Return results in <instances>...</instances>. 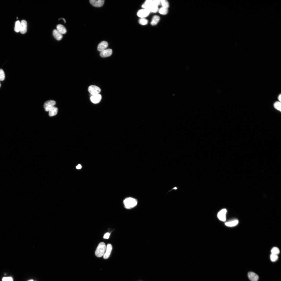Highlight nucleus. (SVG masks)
<instances>
[{
  "instance_id": "obj_1",
  "label": "nucleus",
  "mask_w": 281,
  "mask_h": 281,
  "mask_svg": "<svg viewBox=\"0 0 281 281\" xmlns=\"http://www.w3.org/2000/svg\"><path fill=\"white\" fill-rule=\"evenodd\" d=\"M124 204L125 208L127 209H130L134 207L137 205V200L132 198H126L124 201Z\"/></svg>"
},
{
  "instance_id": "obj_2",
  "label": "nucleus",
  "mask_w": 281,
  "mask_h": 281,
  "mask_svg": "<svg viewBox=\"0 0 281 281\" xmlns=\"http://www.w3.org/2000/svg\"><path fill=\"white\" fill-rule=\"evenodd\" d=\"M106 249V246L104 243L102 242L99 244L95 252L96 257L98 258L102 257L105 253Z\"/></svg>"
},
{
  "instance_id": "obj_3",
  "label": "nucleus",
  "mask_w": 281,
  "mask_h": 281,
  "mask_svg": "<svg viewBox=\"0 0 281 281\" xmlns=\"http://www.w3.org/2000/svg\"><path fill=\"white\" fill-rule=\"evenodd\" d=\"M88 91L93 96L100 94L101 92V89L100 88L96 86L92 85L89 87Z\"/></svg>"
},
{
  "instance_id": "obj_4",
  "label": "nucleus",
  "mask_w": 281,
  "mask_h": 281,
  "mask_svg": "<svg viewBox=\"0 0 281 281\" xmlns=\"http://www.w3.org/2000/svg\"><path fill=\"white\" fill-rule=\"evenodd\" d=\"M56 104L55 101L52 100H49L45 102L44 104V108L45 111H48Z\"/></svg>"
},
{
  "instance_id": "obj_5",
  "label": "nucleus",
  "mask_w": 281,
  "mask_h": 281,
  "mask_svg": "<svg viewBox=\"0 0 281 281\" xmlns=\"http://www.w3.org/2000/svg\"><path fill=\"white\" fill-rule=\"evenodd\" d=\"M151 12L147 10L142 9L139 10L138 12L137 15L141 18H145L149 15Z\"/></svg>"
},
{
  "instance_id": "obj_6",
  "label": "nucleus",
  "mask_w": 281,
  "mask_h": 281,
  "mask_svg": "<svg viewBox=\"0 0 281 281\" xmlns=\"http://www.w3.org/2000/svg\"><path fill=\"white\" fill-rule=\"evenodd\" d=\"M227 210L226 209H222L219 212L217 215L218 218L220 221L225 222L226 220V214Z\"/></svg>"
},
{
  "instance_id": "obj_7",
  "label": "nucleus",
  "mask_w": 281,
  "mask_h": 281,
  "mask_svg": "<svg viewBox=\"0 0 281 281\" xmlns=\"http://www.w3.org/2000/svg\"><path fill=\"white\" fill-rule=\"evenodd\" d=\"M90 2L93 6L97 7H100L104 5L105 1L104 0H90Z\"/></svg>"
},
{
  "instance_id": "obj_8",
  "label": "nucleus",
  "mask_w": 281,
  "mask_h": 281,
  "mask_svg": "<svg viewBox=\"0 0 281 281\" xmlns=\"http://www.w3.org/2000/svg\"><path fill=\"white\" fill-rule=\"evenodd\" d=\"M21 27L20 31L22 34H24L26 32L27 29V22L24 20H22L20 22Z\"/></svg>"
},
{
  "instance_id": "obj_9",
  "label": "nucleus",
  "mask_w": 281,
  "mask_h": 281,
  "mask_svg": "<svg viewBox=\"0 0 281 281\" xmlns=\"http://www.w3.org/2000/svg\"><path fill=\"white\" fill-rule=\"evenodd\" d=\"M113 247L110 244H108L107 245L105 253L103 255V258L105 259L108 258L110 257Z\"/></svg>"
},
{
  "instance_id": "obj_10",
  "label": "nucleus",
  "mask_w": 281,
  "mask_h": 281,
  "mask_svg": "<svg viewBox=\"0 0 281 281\" xmlns=\"http://www.w3.org/2000/svg\"><path fill=\"white\" fill-rule=\"evenodd\" d=\"M102 96L100 94L92 96L90 98L91 101L94 104H97L100 102Z\"/></svg>"
},
{
  "instance_id": "obj_11",
  "label": "nucleus",
  "mask_w": 281,
  "mask_h": 281,
  "mask_svg": "<svg viewBox=\"0 0 281 281\" xmlns=\"http://www.w3.org/2000/svg\"><path fill=\"white\" fill-rule=\"evenodd\" d=\"M108 43L106 41H103L101 42L98 45V50L100 52L105 50L108 47Z\"/></svg>"
},
{
  "instance_id": "obj_12",
  "label": "nucleus",
  "mask_w": 281,
  "mask_h": 281,
  "mask_svg": "<svg viewBox=\"0 0 281 281\" xmlns=\"http://www.w3.org/2000/svg\"><path fill=\"white\" fill-rule=\"evenodd\" d=\"M113 51L111 49H106L101 52L100 55L103 58H105L110 56L112 54Z\"/></svg>"
},
{
  "instance_id": "obj_13",
  "label": "nucleus",
  "mask_w": 281,
  "mask_h": 281,
  "mask_svg": "<svg viewBox=\"0 0 281 281\" xmlns=\"http://www.w3.org/2000/svg\"><path fill=\"white\" fill-rule=\"evenodd\" d=\"M248 278L251 281H258L259 279L258 276L253 272H249L248 274Z\"/></svg>"
},
{
  "instance_id": "obj_14",
  "label": "nucleus",
  "mask_w": 281,
  "mask_h": 281,
  "mask_svg": "<svg viewBox=\"0 0 281 281\" xmlns=\"http://www.w3.org/2000/svg\"><path fill=\"white\" fill-rule=\"evenodd\" d=\"M144 9L147 10L150 12H152L154 13H156L158 12L159 9L158 6L154 5L147 6L145 9Z\"/></svg>"
},
{
  "instance_id": "obj_15",
  "label": "nucleus",
  "mask_w": 281,
  "mask_h": 281,
  "mask_svg": "<svg viewBox=\"0 0 281 281\" xmlns=\"http://www.w3.org/2000/svg\"><path fill=\"white\" fill-rule=\"evenodd\" d=\"M53 35L55 38L57 40H60L63 38V35L61 34L56 29L53 30Z\"/></svg>"
},
{
  "instance_id": "obj_16",
  "label": "nucleus",
  "mask_w": 281,
  "mask_h": 281,
  "mask_svg": "<svg viewBox=\"0 0 281 281\" xmlns=\"http://www.w3.org/2000/svg\"><path fill=\"white\" fill-rule=\"evenodd\" d=\"M56 30L62 35L65 34L67 32L65 27L62 25L60 24L58 25Z\"/></svg>"
},
{
  "instance_id": "obj_17",
  "label": "nucleus",
  "mask_w": 281,
  "mask_h": 281,
  "mask_svg": "<svg viewBox=\"0 0 281 281\" xmlns=\"http://www.w3.org/2000/svg\"><path fill=\"white\" fill-rule=\"evenodd\" d=\"M58 109L57 107L54 106L49 111V116L52 117L55 116L58 113Z\"/></svg>"
},
{
  "instance_id": "obj_18",
  "label": "nucleus",
  "mask_w": 281,
  "mask_h": 281,
  "mask_svg": "<svg viewBox=\"0 0 281 281\" xmlns=\"http://www.w3.org/2000/svg\"><path fill=\"white\" fill-rule=\"evenodd\" d=\"M239 221L237 220H234L226 222L225 225L229 227H233L237 225Z\"/></svg>"
},
{
  "instance_id": "obj_19",
  "label": "nucleus",
  "mask_w": 281,
  "mask_h": 281,
  "mask_svg": "<svg viewBox=\"0 0 281 281\" xmlns=\"http://www.w3.org/2000/svg\"><path fill=\"white\" fill-rule=\"evenodd\" d=\"M160 18L159 16L158 15H155L152 17L151 22V24L152 26L156 25L159 23L160 20Z\"/></svg>"
},
{
  "instance_id": "obj_20",
  "label": "nucleus",
  "mask_w": 281,
  "mask_h": 281,
  "mask_svg": "<svg viewBox=\"0 0 281 281\" xmlns=\"http://www.w3.org/2000/svg\"><path fill=\"white\" fill-rule=\"evenodd\" d=\"M158 12L159 13L162 15H165L167 14L168 12V9L163 7H162L159 9Z\"/></svg>"
},
{
  "instance_id": "obj_21",
  "label": "nucleus",
  "mask_w": 281,
  "mask_h": 281,
  "mask_svg": "<svg viewBox=\"0 0 281 281\" xmlns=\"http://www.w3.org/2000/svg\"><path fill=\"white\" fill-rule=\"evenodd\" d=\"M160 5H162V7L168 9L169 7V4L167 0H160Z\"/></svg>"
},
{
  "instance_id": "obj_22",
  "label": "nucleus",
  "mask_w": 281,
  "mask_h": 281,
  "mask_svg": "<svg viewBox=\"0 0 281 281\" xmlns=\"http://www.w3.org/2000/svg\"><path fill=\"white\" fill-rule=\"evenodd\" d=\"M20 22L19 21H16L15 23L14 28L15 31L17 33L19 32L20 31Z\"/></svg>"
},
{
  "instance_id": "obj_23",
  "label": "nucleus",
  "mask_w": 281,
  "mask_h": 281,
  "mask_svg": "<svg viewBox=\"0 0 281 281\" xmlns=\"http://www.w3.org/2000/svg\"><path fill=\"white\" fill-rule=\"evenodd\" d=\"M280 250L278 247H274L272 248L271 250V254L278 255L280 253Z\"/></svg>"
},
{
  "instance_id": "obj_24",
  "label": "nucleus",
  "mask_w": 281,
  "mask_h": 281,
  "mask_svg": "<svg viewBox=\"0 0 281 281\" xmlns=\"http://www.w3.org/2000/svg\"><path fill=\"white\" fill-rule=\"evenodd\" d=\"M139 23L142 25H146L148 23V20L145 18H141L139 21Z\"/></svg>"
},
{
  "instance_id": "obj_25",
  "label": "nucleus",
  "mask_w": 281,
  "mask_h": 281,
  "mask_svg": "<svg viewBox=\"0 0 281 281\" xmlns=\"http://www.w3.org/2000/svg\"><path fill=\"white\" fill-rule=\"evenodd\" d=\"M275 108L280 111H281V103L280 102L277 101L275 102L274 104Z\"/></svg>"
},
{
  "instance_id": "obj_26",
  "label": "nucleus",
  "mask_w": 281,
  "mask_h": 281,
  "mask_svg": "<svg viewBox=\"0 0 281 281\" xmlns=\"http://www.w3.org/2000/svg\"><path fill=\"white\" fill-rule=\"evenodd\" d=\"M279 258L278 255L271 254L270 256V259L272 262H275L277 261Z\"/></svg>"
},
{
  "instance_id": "obj_27",
  "label": "nucleus",
  "mask_w": 281,
  "mask_h": 281,
  "mask_svg": "<svg viewBox=\"0 0 281 281\" xmlns=\"http://www.w3.org/2000/svg\"><path fill=\"white\" fill-rule=\"evenodd\" d=\"M5 78V75L4 72L3 70L0 69V81H2L4 80Z\"/></svg>"
},
{
  "instance_id": "obj_28",
  "label": "nucleus",
  "mask_w": 281,
  "mask_h": 281,
  "mask_svg": "<svg viewBox=\"0 0 281 281\" xmlns=\"http://www.w3.org/2000/svg\"><path fill=\"white\" fill-rule=\"evenodd\" d=\"M152 4L153 5H154L158 6L160 5V0H152Z\"/></svg>"
},
{
  "instance_id": "obj_29",
  "label": "nucleus",
  "mask_w": 281,
  "mask_h": 281,
  "mask_svg": "<svg viewBox=\"0 0 281 281\" xmlns=\"http://www.w3.org/2000/svg\"><path fill=\"white\" fill-rule=\"evenodd\" d=\"M2 281H13V279L11 277L3 278Z\"/></svg>"
},
{
  "instance_id": "obj_30",
  "label": "nucleus",
  "mask_w": 281,
  "mask_h": 281,
  "mask_svg": "<svg viewBox=\"0 0 281 281\" xmlns=\"http://www.w3.org/2000/svg\"><path fill=\"white\" fill-rule=\"evenodd\" d=\"M110 234L109 233H106L103 236V238L105 239H108L109 237L110 236Z\"/></svg>"
},
{
  "instance_id": "obj_31",
  "label": "nucleus",
  "mask_w": 281,
  "mask_h": 281,
  "mask_svg": "<svg viewBox=\"0 0 281 281\" xmlns=\"http://www.w3.org/2000/svg\"><path fill=\"white\" fill-rule=\"evenodd\" d=\"M81 168L82 166L80 164H78L76 167V168L77 169H81Z\"/></svg>"
},
{
  "instance_id": "obj_32",
  "label": "nucleus",
  "mask_w": 281,
  "mask_h": 281,
  "mask_svg": "<svg viewBox=\"0 0 281 281\" xmlns=\"http://www.w3.org/2000/svg\"><path fill=\"white\" fill-rule=\"evenodd\" d=\"M278 99L280 102L281 101V95L280 94L278 97Z\"/></svg>"
},
{
  "instance_id": "obj_33",
  "label": "nucleus",
  "mask_w": 281,
  "mask_h": 281,
  "mask_svg": "<svg viewBox=\"0 0 281 281\" xmlns=\"http://www.w3.org/2000/svg\"><path fill=\"white\" fill-rule=\"evenodd\" d=\"M63 19V20H64V22H65V23H66V20H65V19Z\"/></svg>"
},
{
  "instance_id": "obj_34",
  "label": "nucleus",
  "mask_w": 281,
  "mask_h": 281,
  "mask_svg": "<svg viewBox=\"0 0 281 281\" xmlns=\"http://www.w3.org/2000/svg\"><path fill=\"white\" fill-rule=\"evenodd\" d=\"M174 189H177V188H176V187L175 188H174Z\"/></svg>"
},
{
  "instance_id": "obj_35",
  "label": "nucleus",
  "mask_w": 281,
  "mask_h": 281,
  "mask_svg": "<svg viewBox=\"0 0 281 281\" xmlns=\"http://www.w3.org/2000/svg\"><path fill=\"white\" fill-rule=\"evenodd\" d=\"M33 281V280H30L29 281Z\"/></svg>"
},
{
  "instance_id": "obj_36",
  "label": "nucleus",
  "mask_w": 281,
  "mask_h": 281,
  "mask_svg": "<svg viewBox=\"0 0 281 281\" xmlns=\"http://www.w3.org/2000/svg\"><path fill=\"white\" fill-rule=\"evenodd\" d=\"M0 86H1L0 84Z\"/></svg>"
}]
</instances>
